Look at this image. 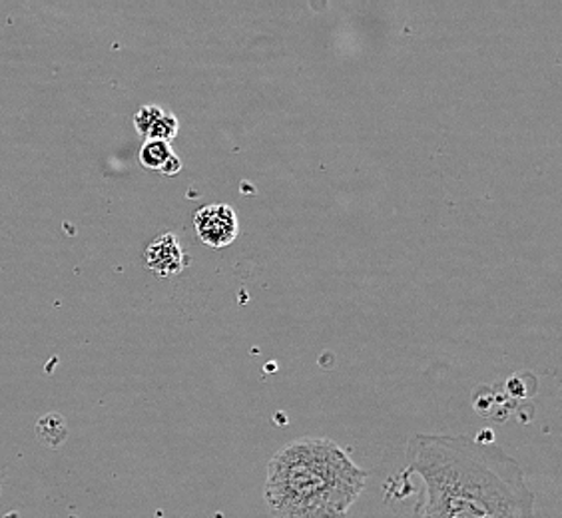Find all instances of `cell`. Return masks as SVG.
I'll use <instances>...</instances> for the list:
<instances>
[{
	"label": "cell",
	"mask_w": 562,
	"mask_h": 518,
	"mask_svg": "<svg viewBox=\"0 0 562 518\" xmlns=\"http://www.w3.org/2000/svg\"><path fill=\"white\" fill-rule=\"evenodd\" d=\"M422 481L413 518H495L535 510L520 464L497 444L465 435L415 432L401 478Z\"/></svg>",
	"instance_id": "6da1fadb"
},
{
	"label": "cell",
	"mask_w": 562,
	"mask_h": 518,
	"mask_svg": "<svg viewBox=\"0 0 562 518\" xmlns=\"http://www.w3.org/2000/svg\"><path fill=\"white\" fill-rule=\"evenodd\" d=\"M368 476L341 444L303 435L271 454L263 500L271 518H346Z\"/></svg>",
	"instance_id": "7a4b0ae2"
},
{
	"label": "cell",
	"mask_w": 562,
	"mask_h": 518,
	"mask_svg": "<svg viewBox=\"0 0 562 518\" xmlns=\"http://www.w3.org/2000/svg\"><path fill=\"white\" fill-rule=\"evenodd\" d=\"M195 234L207 248H227L239 234V222L234 207L212 204L200 207L194 214Z\"/></svg>",
	"instance_id": "3957f363"
},
{
	"label": "cell",
	"mask_w": 562,
	"mask_h": 518,
	"mask_svg": "<svg viewBox=\"0 0 562 518\" xmlns=\"http://www.w3.org/2000/svg\"><path fill=\"white\" fill-rule=\"evenodd\" d=\"M146 266L158 275H176L184 270V249L173 234H164L151 241L146 249Z\"/></svg>",
	"instance_id": "277c9868"
},
{
	"label": "cell",
	"mask_w": 562,
	"mask_h": 518,
	"mask_svg": "<svg viewBox=\"0 0 562 518\" xmlns=\"http://www.w3.org/2000/svg\"><path fill=\"white\" fill-rule=\"evenodd\" d=\"M136 128L146 140L170 142L178 136V119L160 106H144L136 114Z\"/></svg>",
	"instance_id": "5b68a950"
},
{
	"label": "cell",
	"mask_w": 562,
	"mask_h": 518,
	"mask_svg": "<svg viewBox=\"0 0 562 518\" xmlns=\"http://www.w3.org/2000/svg\"><path fill=\"white\" fill-rule=\"evenodd\" d=\"M140 162L144 168L162 172L164 176H176L182 170V162L173 154L172 146L168 142L146 140L142 146Z\"/></svg>",
	"instance_id": "8992f818"
},
{
	"label": "cell",
	"mask_w": 562,
	"mask_h": 518,
	"mask_svg": "<svg viewBox=\"0 0 562 518\" xmlns=\"http://www.w3.org/2000/svg\"><path fill=\"white\" fill-rule=\"evenodd\" d=\"M36 427H41V429H50L48 432L38 435V437L43 439L44 443L50 444V447H56V444L63 443L66 439V421L63 417H58L56 413L43 417Z\"/></svg>",
	"instance_id": "52a82bcc"
},
{
	"label": "cell",
	"mask_w": 562,
	"mask_h": 518,
	"mask_svg": "<svg viewBox=\"0 0 562 518\" xmlns=\"http://www.w3.org/2000/svg\"><path fill=\"white\" fill-rule=\"evenodd\" d=\"M535 517V510H519V513H508V515H503V517L495 518H532Z\"/></svg>",
	"instance_id": "ba28073f"
}]
</instances>
